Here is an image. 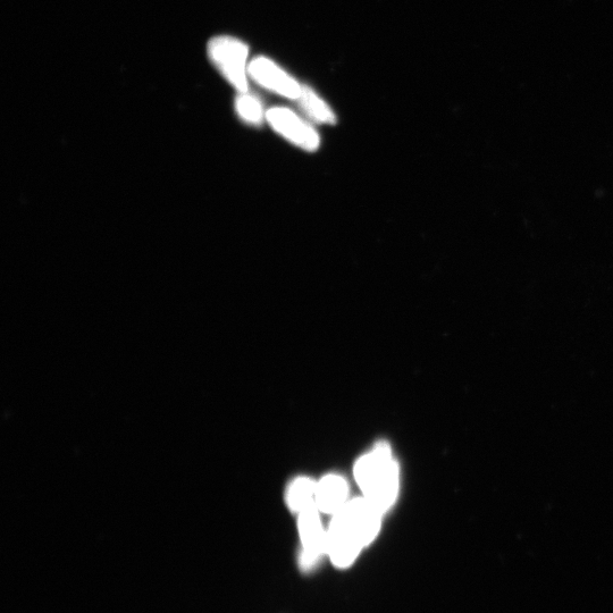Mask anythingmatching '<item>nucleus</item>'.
Segmentation results:
<instances>
[{"instance_id": "nucleus-2", "label": "nucleus", "mask_w": 613, "mask_h": 613, "mask_svg": "<svg viewBox=\"0 0 613 613\" xmlns=\"http://www.w3.org/2000/svg\"><path fill=\"white\" fill-rule=\"evenodd\" d=\"M355 477L364 498L382 514L396 501L399 491V467L388 444H377L372 452L358 460Z\"/></svg>"}, {"instance_id": "nucleus-8", "label": "nucleus", "mask_w": 613, "mask_h": 613, "mask_svg": "<svg viewBox=\"0 0 613 613\" xmlns=\"http://www.w3.org/2000/svg\"><path fill=\"white\" fill-rule=\"evenodd\" d=\"M299 103L308 116L318 123L334 124L337 119L332 109L313 89L302 87Z\"/></svg>"}, {"instance_id": "nucleus-3", "label": "nucleus", "mask_w": 613, "mask_h": 613, "mask_svg": "<svg viewBox=\"0 0 613 613\" xmlns=\"http://www.w3.org/2000/svg\"><path fill=\"white\" fill-rule=\"evenodd\" d=\"M209 60L224 79L239 92L248 91V46L241 40L228 36L215 37L209 41Z\"/></svg>"}, {"instance_id": "nucleus-6", "label": "nucleus", "mask_w": 613, "mask_h": 613, "mask_svg": "<svg viewBox=\"0 0 613 613\" xmlns=\"http://www.w3.org/2000/svg\"><path fill=\"white\" fill-rule=\"evenodd\" d=\"M249 77L267 90L290 99H299L302 87L281 67L265 57H258L249 64Z\"/></svg>"}, {"instance_id": "nucleus-4", "label": "nucleus", "mask_w": 613, "mask_h": 613, "mask_svg": "<svg viewBox=\"0 0 613 613\" xmlns=\"http://www.w3.org/2000/svg\"><path fill=\"white\" fill-rule=\"evenodd\" d=\"M318 510L315 503L299 512V532L302 543L300 568L305 573L314 570L327 553V533L324 532Z\"/></svg>"}, {"instance_id": "nucleus-7", "label": "nucleus", "mask_w": 613, "mask_h": 613, "mask_svg": "<svg viewBox=\"0 0 613 613\" xmlns=\"http://www.w3.org/2000/svg\"><path fill=\"white\" fill-rule=\"evenodd\" d=\"M316 506L325 514L335 515L348 503V485L342 477L329 475L316 487Z\"/></svg>"}, {"instance_id": "nucleus-10", "label": "nucleus", "mask_w": 613, "mask_h": 613, "mask_svg": "<svg viewBox=\"0 0 613 613\" xmlns=\"http://www.w3.org/2000/svg\"><path fill=\"white\" fill-rule=\"evenodd\" d=\"M235 111L240 119L251 125H260L263 123L266 114L260 100L247 92H240L237 100H235Z\"/></svg>"}, {"instance_id": "nucleus-5", "label": "nucleus", "mask_w": 613, "mask_h": 613, "mask_svg": "<svg viewBox=\"0 0 613 613\" xmlns=\"http://www.w3.org/2000/svg\"><path fill=\"white\" fill-rule=\"evenodd\" d=\"M266 120L281 136L306 151L319 147L318 133L308 123L284 107H274L266 113Z\"/></svg>"}, {"instance_id": "nucleus-9", "label": "nucleus", "mask_w": 613, "mask_h": 613, "mask_svg": "<svg viewBox=\"0 0 613 613\" xmlns=\"http://www.w3.org/2000/svg\"><path fill=\"white\" fill-rule=\"evenodd\" d=\"M316 487L317 484L309 478H298L296 482L292 483L288 491L289 507L293 511L301 512L309 506L315 505Z\"/></svg>"}, {"instance_id": "nucleus-1", "label": "nucleus", "mask_w": 613, "mask_h": 613, "mask_svg": "<svg viewBox=\"0 0 613 613\" xmlns=\"http://www.w3.org/2000/svg\"><path fill=\"white\" fill-rule=\"evenodd\" d=\"M382 515L365 498L348 501L334 515L327 532V554L335 566L349 567L360 551L374 541L380 532Z\"/></svg>"}]
</instances>
